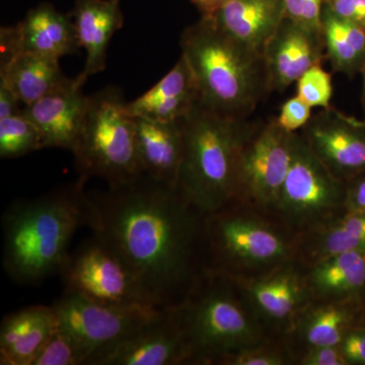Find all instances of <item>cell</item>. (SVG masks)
<instances>
[{
    "label": "cell",
    "mask_w": 365,
    "mask_h": 365,
    "mask_svg": "<svg viewBox=\"0 0 365 365\" xmlns=\"http://www.w3.org/2000/svg\"><path fill=\"white\" fill-rule=\"evenodd\" d=\"M304 234L302 250L312 264L333 255L365 252V213L343 211Z\"/></svg>",
    "instance_id": "25"
},
{
    "label": "cell",
    "mask_w": 365,
    "mask_h": 365,
    "mask_svg": "<svg viewBox=\"0 0 365 365\" xmlns=\"http://www.w3.org/2000/svg\"><path fill=\"white\" fill-rule=\"evenodd\" d=\"M86 182L79 176L71 184L7 209L2 218L4 267L11 279L36 284L59 272L72 237L90 223Z\"/></svg>",
    "instance_id": "2"
},
{
    "label": "cell",
    "mask_w": 365,
    "mask_h": 365,
    "mask_svg": "<svg viewBox=\"0 0 365 365\" xmlns=\"http://www.w3.org/2000/svg\"><path fill=\"white\" fill-rule=\"evenodd\" d=\"M59 272L66 292L93 302L115 307H158L123 262L96 237L69 253Z\"/></svg>",
    "instance_id": "9"
},
{
    "label": "cell",
    "mask_w": 365,
    "mask_h": 365,
    "mask_svg": "<svg viewBox=\"0 0 365 365\" xmlns=\"http://www.w3.org/2000/svg\"><path fill=\"white\" fill-rule=\"evenodd\" d=\"M355 326L364 327L365 328V302L361 311H360L359 319H357L356 325Z\"/></svg>",
    "instance_id": "41"
},
{
    "label": "cell",
    "mask_w": 365,
    "mask_h": 365,
    "mask_svg": "<svg viewBox=\"0 0 365 365\" xmlns=\"http://www.w3.org/2000/svg\"><path fill=\"white\" fill-rule=\"evenodd\" d=\"M299 364L302 365H347L339 346H322L306 349Z\"/></svg>",
    "instance_id": "34"
},
{
    "label": "cell",
    "mask_w": 365,
    "mask_h": 365,
    "mask_svg": "<svg viewBox=\"0 0 365 365\" xmlns=\"http://www.w3.org/2000/svg\"><path fill=\"white\" fill-rule=\"evenodd\" d=\"M306 140L327 167L343 181L365 172V134L332 115L309 124Z\"/></svg>",
    "instance_id": "16"
},
{
    "label": "cell",
    "mask_w": 365,
    "mask_h": 365,
    "mask_svg": "<svg viewBox=\"0 0 365 365\" xmlns=\"http://www.w3.org/2000/svg\"><path fill=\"white\" fill-rule=\"evenodd\" d=\"M345 210L365 213V172L346 181Z\"/></svg>",
    "instance_id": "35"
},
{
    "label": "cell",
    "mask_w": 365,
    "mask_h": 365,
    "mask_svg": "<svg viewBox=\"0 0 365 365\" xmlns=\"http://www.w3.org/2000/svg\"><path fill=\"white\" fill-rule=\"evenodd\" d=\"M86 83L79 76L69 78L49 95L23 108V114L42 134L46 148H73L88 107V96L83 93Z\"/></svg>",
    "instance_id": "15"
},
{
    "label": "cell",
    "mask_w": 365,
    "mask_h": 365,
    "mask_svg": "<svg viewBox=\"0 0 365 365\" xmlns=\"http://www.w3.org/2000/svg\"><path fill=\"white\" fill-rule=\"evenodd\" d=\"M139 160L144 174L178 185L184 153L181 122H160L135 118Z\"/></svg>",
    "instance_id": "20"
},
{
    "label": "cell",
    "mask_w": 365,
    "mask_h": 365,
    "mask_svg": "<svg viewBox=\"0 0 365 365\" xmlns=\"http://www.w3.org/2000/svg\"><path fill=\"white\" fill-rule=\"evenodd\" d=\"M90 356L81 343L57 326L32 365H86Z\"/></svg>",
    "instance_id": "28"
},
{
    "label": "cell",
    "mask_w": 365,
    "mask_h": 365,
    "mask_svg": "<svg viewBox=\"0 0 365 365\" xmlns=\"http://www.w3.org/2000/svg\"><path fill=\"white\" fill-rule=\"evenodd\" d=\"M326 36L331 54L338 63H351L359 56L341 30L336 16H330L327 18Z\"/></svg>",
    "instance_id": "31"
},
{
    "label": "cell",
    "mask_w": 365,
    "mask_h": 365,
    "mask_svg": "<svg viewBox=\"0 0 365 365\" xmlns=\"http://www.w3.org/2000/svg\"><path fill=\"white\" fill-rule=\"evenodd\" d=\"M311 265L306 280L313 300L364 304L365 252L333 255Z\"/></svg>",
    "instance_id": "21"
},
{
    "label": "cell",
    "mask_w": 365,
    "mask_h": 365,
    "mask_svg": "<svg viewBox=\"0 0 365 365\" xmlns=\"http://www.w3.org/2000/svg\"><path fill=\"white\" fill-rule=\"evenodd\" d=\"M294 134L269 125L250 135L237 163L235 202L273 210L292 162Z\"/></svg>",
    "instance_id": "10"
},
{
    "label": "cell",
    "mask_w": 365,
    "mask_h": 365,
    "mask_svg": "<svg viewBox=\"0 0 365 365\" xmlns=\"http://www.w3.org/2000/svg\"><path fill=\"white\" fill-rule=\"evenodd\" d=\"M189 361V348L176 307H170L126 339L95 353L88 365H177Z\"/></svg>",
    "instance_id": "13"
},
{
    "label": "cell",
    "mask_w": 365,
    "mask_h": 365,
    "mask_svg": "<svg viewBox=\"0 0 365 365\" xmlns=\"http://www.w3.org/2000/svg\"><path fill=\"white\" fill-rule=\"evenodd\" d=\"M46 148L39 129L25 115L0 119V157L16 158Z\"/></svg>",
    "instance_id": "27"
},
{
    "label": "cell",
    "mask_w": 365,
    "mask_h": 365,
    "mask_svg": "<svg viewBox=\"0 0 365 365\" xmlns=\"http://www.w3.org/2000/svg\"><path fill=\"white\" fill-rule=\"evenodd\" d=\"M20 100L4 83H0V119L21 114Z\"/></svg>",
    "instance_id": "37"
},
{
    "label": "cell",
    "mask_w": 365,
    "mask_h": 365,
    "mask_svg": "<svg viewBox=\"0 0 365 365\" xmlns=\"http://www.w3.org/2000/svg\"><path fill=\"white\" fill-rule=\"evenodd\" d=\"M79 49L72 16L60 13L50 4H40L16 26H2L0 30L1 60L21 52L60 59Z\"/></svg>",
    "instance_id": "14"
},
{
    "label": "cell",
    "mask_w": 365,
    "mask_h": 365,
    "mask_svg": "<svg viewBox=\"0 0 365 365\" xmlns=\"http://www.w3.org/2000/svg\"><path fill=\"white\" fill-rule=\"evenodd\" d=\"M52 307L57 326L81 343L90 353V359L95 353L126 339L165 309L108 306L68 292Z\"/></svg>",
    "instance_id": "11"
},
{
    "label": "cell",
    "mask_w": 365,
    "mask_h": 365,
    "mask_svg": "<svg viewBox=\"0 0 365 365\" xmlns=\"http://www.w3.org/2000/svg\"><path fill=\"white\" fill-rule=\"evenodd\" d=\"M181 45L199 102L223 116L240 119L260 91V54L232 39L209 16L182 33Z\"/></svg>",
    "instance_id": "5"
},
{
    "label": "cell",
    "mask_w": 365,
    "mask_h": 365,
    "mask_svg": "<svg viewBox=\"0 0 365 365\" xmlns=\"http://www.w3.org/2000/svg\"><path fill=\"white\" fill-rule=\"evenodd\" d=\"M307 0H284L285 9L292 18L300 20Z\"/></svg>",
    "instance_id": "40"
},
{
    "label": "cell",
    "mask_w": 365,
    "mask_h": 365,
    "mask_svg": "<svg viewBox=\"0 0 365 365\" xmlns=\"http://www.w3.org/2000/svg\"><path fill=\"white\" fill-rule=\"evenodd\" d=\"M230 277L262 325L280 332L289 333L300 313L313 302L306 273L300 272L292 260L249 279L246 276Z\"/></svg>",
    "instance_id": "12"
},
{
    "label": "cell",
    "mask_w": 365,
    "mask_h": 365,
    "mask_svg": "<svg viewBox=\"0 0 365 365\" xmlns=\"http://www.w3.org/2000/svg\"><path fill=\"white\" fill-rule=\"evenodd\" d=\"M339 347L347 365H365L364 327H352L341 341Z\"/></svg>",
    "instance_id": "33"
},
{
    "label": "cell",
    "mask_w": 365,
    "mask_h": 365,
    "mask_svg": "<svg viewBox=\"0 0 365 365\" xmlns=\"http://www.w3.org/2000/svg\"><path fill=\"white\" fill-rule=\"evenodd\" d=\"M71 153L79 176L101 178L109 186L143 175L136 141L135 118L114 86L88 96L81 131Z\"/></svg>",
    "instance_id": "6"
},
{
    "label": "cell",
    "mask_w": 365,
    "mask_h": 365,
    "mask_svg": "<svg viewBox=\"0 0 365 365\" xmlns=\"http://www.w3.org/2000/svg\"><path fill=\"white\" fill-rule=\"evenodd\" d=\"M180 122L184 153L178 186L200 212L213 215L235 203L237 163L250 134L239 118L199 101Z\"/></svg>",
    "instance_id": "3"
},
{
    "label": "cell",
    "mask_w": 365,
    "mask_h": 365,
    "mask_svg": "<svg viewBox=\"0 0 365 365\" xmlns=\"http://www.w3.org/2000/svg\"><path fill=\"white\" fill-rule=\"evenodd\" d=\"M311 117V107L302 102L299 97L290 98L284 105L278 125L288 132H294L306 125Z\"/></svg>",
    "instance_id": "32"
},
{
    "label": "cell",
    "mask_w": 365,
    "mask_h": 365,
    "mask_svg": "<svg viewBox=\"0 0 365 365\" xmlns=\"http://www.w3.org/2000/svg\"><path fill=\"white\" fill-rule=\"evenodd\" d=\"M297 97L309 107L328 109L332 97V81L328 72L314 66L299 79Z\"/></svg>",
    "instance_id": "30"
},
{
    "label": "cell",
    "mask_w": 365,
    "mask_h": 365,
    "mask_svg": "<svg viewBox=\"0 0 365 365\" xmlns=\"http://www.w3.org/2000/svg\"><path fill=\"white\" fill-rule=\"evenodd\" d=\"M314 66V54L306 30L292 28L276 45L273 67L280 85L299 81L304 72Z\"/></svg>",
    "instance_id": "26"
},
{
    "label": "cell",
    "mask_w": 365,
    "mask_h": 365,
    "mask_svg": "<svg viewBox=\"0 0 365 365\" xmlns=\"http://www.w3.org/2000/svg\"><path fill=\"white\" fill-rule=\"evenodd\" d=\"M68 79L61 71L59 59L55 57L21 52L0 60V83L25 106L49 95Z\"/></svg>",
    "instance_id": "23"
},
{
    "label": "cell",
    "mask_w": 365,
    "mask_h": 365,
    "mask_svg": "<svg viewBox=\"0 0 365 365\" xmlns=\"http://www.w3.org/2000/svg\"><path fill=\"white\" fill-rule=\"evenodd\" d=\"M88 227L160 309L181 304L206 271V216L178 185L143 174L90 195Z\"/></svg>",
    "instance_id": "1"
},
{
    "label": "cell",
    "mask_w": 365,
    "mask_h": 365,
    "mask_svg": "<svg viewBox=\"0 0 365 365\" xmlns=\"http://www.w3.org/2000/svg\"><path fill=\"white\" fill-rule=\"evenodd\" d=\"M193 1L197 2V4H201V2H202V0H193Z\"/></svg>",
    "instance_id": "42"
},
{
    "label": "cell",
    "mask_w": 365,
    "mask_h": 365,
    "mask_svg": "<svg viewBox=\"0 0 365 365\" xmlns=\"http://www.w3.org/2000/svg\"><path fill=\"white\" fill-rule=\"evenodd\" d=\"M175 307L188 345L189 364H211L228 352L267 341L264 326L227 274L208 269L186 299Z\"/></svg>",
    "instance_id": "4"
},
{
    "label": "cell",
    "mask_w": 365,
    "mask_h": 365,
    "mask_svg": "<svg viewBox=\"0 0 365 365\" xmlns=\"http://www.w3.org/2000/svg\"><path fill=\"white\" fill-rule=\"evenodd\" d=\"M207 1V0H202V2H201V4L200 6H204V4H205V2Z\"/></svg>",
    "instance_id": "43"
},
{
    "label": "cell",
    "mask_w": 365,
    "mask_h": 365,
    "mask_svg": "<svg viewBox=\"0 0 365 365\" xmlns=\"http://www.w3.org/2000/svg\"><path fill=\"white\" fill-rule=\"evenodd\" d=\"M334 11L341 19L365 23V0H335Z\"/></svg>",
    "instance_id": "36"
},
{
    "label": "cell",
    "mask_w": 365,
    "mask_h": 365,
    "mask_svg": "<svg viewBox=\"0 0 365 365\" xmlns=\"http://www.w3.org/2000/svg\"><path fill=\"white\" fill-rule=\"evenodd\" d=\"M337 20L338 25H339L342 32L344 33L348 42L352 46L353 49L357 52V54L359 55L360 53L364 51L365 47V34L364 31L351 21L338 18Z\"/></svg>",
    "instance_id": "38"
},
{
    "label": "cell",
    "mask_w": 365,
    "mask_h": 365,
    "mask_svg": "<svg viewBox=\"0 0 365 365\" xmlns=\"http://www.w3.org/2000/svg\"><path fill=\"white\" fill-rule=\"evenodd\" d=\"M207 16L232 39L260 54L277 35L280 11L276 0H230Z\"/></svg>",
    "instance_id": "22"
},
{
    "label": "cell",
    "mask_w": 365,
    "mask_h": 365,
    "mask_svg": "<svg viewBox=\"0 0 365 365\" xmlns=\"http://www.w3.org/2000/svg\"><path fill=\"white\" fill-rule=\"evenodd\" d=\"M72 20L81 48H85L83 81L106 68L107 51L114 34L123 26L120 0H76Z\"/></svg>",
    "instance_id": "17"
},
{
    "label": "cell",
    "mask_w": 365,
    "mask_h": 365,
    "mask_svg": "<svg viewBox=\"0 0 365 365\" xmlns=\"http://www.w3.org/2000/svg\"><path fill=\"white\" fill-rule=\"evenodd\" d=\"M322 0H307L300 20L307 25L314 26L319 23Z\"/></svg>",
    "instance_id": "39"
},
{
    "label": "cell",
    "mask_w": 365,
    "mask_h": 365,
    "mask_svg": "<svg viewBox=\"0 0 365 365\" xmlns=\"http://www.w3.org/2000/svg\"><path fill=\"white\" fill-rule=\"evenodd\" d=\"M346 182L295 135L292 162L274 211L288 227L307 232L345 211Z\"/></svg>",
    "instance_id": "8"
},
{
    "label": "cell",
    "mask_w": 365,
    "mask_h": 365,
    "mask_svg": "<svg viewBox=\"0 0 365 365\" xmlns=\"http://www.w3.org/2000/svg\"><path fill=\"white\" fill-rule=\"evenodd\" d=\"M362 307L357 302L313 300L300 313L290 332L297 334L306 349L339 346L346 333L356 325Z\"/></svg>",
    "instance_id": "24"
},
{
    "label": "cell",
    "mask_w": 365,
    "mask_h": 365,
    "mask_svg": "<svg viewBox=\"0 0 365 365\" xmlns=\"http://www.w3.org/2000/svg\"><path fill=\"white\" fill-rule=\"evenodd\" d=\"M56 329L52 306L28 307L7 314L0 326V364L32 365Z\"/></svg>",
    "instance_id": "18"
},
{
    "label": "cell",
    "mask_w": 365,
    "mask_h": 365,
    "mask_svg": "<svg viewBox=\"0 0 365 365\" xmlns=\"http://www.w3.org/2000/svg\"><path fill=\"white\" fill-rule=\"evenodd\" d=\"M199 101L193 72L184 56L172 71L136 100L127 103L134 118L175 122L186 116Z\"/></svg>",
    "instance_id": "19"
},
{
    "label": "cell",
    "mask_w": 365,
    "mask_h": 365,
    "mask_svg": "<svg viewBox=\"0 0 365 365\" xmlns=\"http://www.w3.org/2000/svg\"><path fill=\"white\" fill-rule=\"evenodd\" d=\"M289 350L265 341L261 344L242 348L217 357L211 364L220 365H285L292 364Z\"/></svg>",
    "instance_id": "29"
},
{
    "label": "cell",
    "mask_w": 365,
    "mask_h": 365,
    "mask_svg": "<svg viewBox=\"0 0 365 365\" xmlns=\"http://www.w3.org/2000/svg\"><path fill=\"white\" fill-rule=\"evenodd\" d=\"M209 270L230 276L270 270L292 260L294 246L284 235L256 216L227 206L206 216Z\"/></svg>",
    "instance_id": "7"
}]
</instances>
